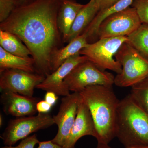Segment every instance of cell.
I'll return each instance as SVG.
<instances>
[{
  "label": "cell",
  "instance_id": "cell-24",
  "mask_svg": "<svg viewBox=\"0 0 148 148\" xmlns=\"http://www.w3.org/2000/svg\"><path fill=\"white\" fill-rule=\"evenodd\" d=\"M39 142L36 135H34L21 140L17 146L14 147L5 145L1 148H34L36 145L38 144Z\"/></svg>",
  "mask_w": 148,
  "mask_h": 148
},
{
  "label": "cell",
  "instance_id": "cell-30",
  "mask_svg": "<svg viewBox=\"0 0 148 148\" xmlns=\"http://www.w3.org/2000/svg\"><path fill=\"white\" fill-rule=\"evenodd\" d=\"M95 148H112L109 145V144L98 143V145Z\"/></svg>",
  "mask_w": 148,
  "mask_h": 148
},
{
  "label": "cell",
  "instance_id": "cell-25",
  "mask_svg": "<svg viewBox=\"0 0 148 148\" xmlns=\"http://www.w3.org/2000/svg\"><path fill=\"white\" fill-rule=\"evenodd\" d=\"M52 106L45 100H40L37 103L36 110L38 113L48 114L51 110Z\"/></svg>",
  "mask_w": 148,
  "mask_h": 148
},
{
  "label": "cell",
  "instance_id": "cell-10",
  "mask_svg": "<svg viewBox=\"0 0 148 148\" xmlns=\"http://www.w3.org/2000/svg\"><path fill=\"white\" fill-rule=\"evenodd\" d=\"M81 101L79 92H73L61 99L59 111L53 116L54 123L58 126V131L52 139L53 143L63 147L76 118Z\"/></svg>",
  "mask_w": 148,
  "mask_h": 148
},
{
  "label": "cell",
  "instance_id": "cell-29",
  "mask_svg": "<svg viewBox=\"0 0 148 148\" xmlns=\"http://www.w3.org/2000/svg\"><path fill=\"white\" fill-rule=\"evenodd\" d=\"M16 6V7L20 6L22 5L25 4L30 2L32 1L33 0H12Z\"/></svg>",
  "mask_w": 148,
  "mask_h": 148
},
{
  "label": "cell",
  "instance_id": "cell-4",
  "mask_svg": "<svg viewBox=\"0 0 148 148\" xmlns=\"http://www.w3.org/2000/svg\"><path fill=\"white\" fill-rule=\"evenodd\" d=\"M122 66L121 72L115 77L114 84L120 87H132L148 77V59L127 42L115 55Z\"/></svg>",
  "mask_w": 148,
  "mask_h": 148
},
{
  "label": "cell",
  "instance_id": "cell-9",
  "mask_svg": "<svg viewBox=\"0 0 148 148\" xmlns=\"http://www.w3.org/2000/svg\"><path fill=\"white\" fill-rule=\"evenodd\" d=\"M45 77L37 73L8 69L0 72V88L32 97L35 88Z\"/></svg>",
  "mask_w": 148,
  "mask_h": 148
},
{
  "label": "cell",
  "instance_id": "cell-3",
  "mask_svg": "<svg viewBox=\"0 0 148 148\" xmlns=\"http://www.w3.org/2000/svg\"><path fill=\"white\" fill-rule=\"evenodd\" d=\"M116 138L124 148L148 144V114L130 94L119 101Z\"/></svg>",
  "mask_w": 148,
  "mask_h": 148
},
{
  "label": "cell",
  "instance_id": "cell-11",
  "mask_svg": "<svg viewBox=\"0 0 148 148\" xmlns=\"http://www.w3.org/2000/svg\"><path fill=\"white\" fill-rule=\"evenodd\" d=\"M88 60L87 57L79 53L67 59L63 64L49 75L45 77L42 82L36 88L45 91H52L58 95L66 96L70 91L64 84L67 76L78 65Z\"/></svg>",
  "mask_w": 148,
  "mask_h": 148
},
{
  "label": "cell",
  "instance_id": "cell-21",
  "mask_svg": "<svg viewBox=\"0 0 148 148\" xmlns=\"http://www.w3.org/2000/svg\"><path fill=\"white\" fill-rule=\"evenodd\" d=\"M130 94L148 114V77L132 86Z\"/></svg>",
  "mask_w": 148,
  "mask_h": 148
},
{
  "label": "cell",
  "instance_id": "cell-12",
  "mask_svg": "<svg viewBox=\"0 0 148 148\" xmlns=\"http://www.w3.org/2000/svg\"><path fill=\"white\" fill-rule=\"evenodd\" d=\"M40 98L21 95L9 91H3L1 101L5 113L16 117L31 116L37 112V103Z\"/></svg>",
  "mask_w": 148,
  "mask_h": 148
},
{
  "label": "cell",
  "instance_id": "cell-14",
  "mask_svg": "<svg viewBox=\"0 0 148 148\" xmlns=\"http://www.w3.org/2000/svg\"><path fill=\"white\" fill-rule=\"evenodd\" d=\"M84 6L75 0H62L58 10L57 22L63 42H67L74 21Z\"/></svg>",
  "mask_w": 148,
  "mask_h": 148
},
{
  "label": "cell",
  "instance_id": "cell-23",
  "mask_svg": "<svg viewBox=\"0 0 148 148\" xmlns=\"http://www.w3.org/2000/svg\"><path fill=\"white\" fill-rule=\"evenodd\" d=\"M16 7L12 0H0V23L7 19Z\"/></svg>",
  "mask_w": 148,
  "mask_h": 148
},
{
  "label": "cell",
  "instance_id": "cell-1",
  "mask_svg": "<svg viewBox=\"0 0 148 148\" xmlns=\"http://www.w3.org/2000/svg\"><path fill=\"white\" fill-rule=\"evenodd\" d=\"M62 1L33 0L0 23V29L15 35L29 49L36 72L45 77L52 73L51 58L64 43L57 22Z\"/></svg>",
  "mask_w": 148,
  "mask_h": 148
},
{
  "label": "cell",
  "instance_id": "cell-13",
  "mask_svg": "<svg viewBox=\"0 0 148 148\" xmlns=\"http://www.w3.org/2000/svg\"><path fill=\"white\" fill-rule=\"evenodd\" d=\"M91 136L96 139L97 133L91 114L87 106L81 101L76 118L63 148H75L81 138Z\"/></svg>",
  "mask_w": 148,
  "mask_h": 148
},
{
  "label": "cell",
  "instance_id": "cell-16",
  "mask_svg": "<svg viewBox=\"0 0 148 148\" xmlns=\"http://www.w3.org/2000/svg\"><path fill=\"white\" fill-rule=\"evenodd\" d=\"M134 1L135 0H119L108 8L99 11L92 22L83 32L87 35L88 43L91 40L97 39L98 28L104 20L112 14L130 7Z\"/></svg>",
  "mask_w": 148,
  "mask_h": 148
},
{
  "label": "cell",
  "instance_id": "cell-8",
  "mask_svg": "<svg viewBox=\"0 0 148 148\" xmlns=\"http://www.w3.org/2000/svg\"><path fill=\"white\" fill-rule=\"evenodd\" d=\"M142 24L134 8L129 7L107 17L102 22L97 32V39L128 36Z\"/></svg>",
  "mask_w": 148,
  "mask_h": 148
},
{
  "label": "cell",
  "instance_id": "cell-19",
  "mask_svg": "<svg viewBox=\"0 0 148 148\" xmlns=\"http://www.w3.org/2000/svg\"><path fill=\"white\" fill-rule=\"evenodd\" d=\"M0 45L6 51L14 55L25 58L31 55L29 49L18 37L1 29H0Z\"/></svg>",
  "mask_w": 148,
  "mask_h": 148
},
{
  "label": "cell",
  "instance_id": "cell-18",
  "mask_svg": "<svg viewBox=\"0 0 148 148\" xmlns=\"http://www.w3.org/2000/svg\"><path fill=\"white\" fill-rule=\"evenodd\" d=\"M8 69L34 73V61L32 57L25 58L11 54L0 47V72Z\"/></svg>",
  "mask_w": 148,
  "mask_h": 148
},
{
  "label": "cell",
  "instance_id": "cell-27",
  "mask_svg": "<svg viewBox=\"0 0 148 148\" xmlns=\"http://www.w3.org/2000/svg\"><path fill=\"white\" fill-rule=\"evenodd\" d=\"M100 10L106 9L112 6L119 0H97Z\"/></svg>",
  "mask_w": 148,
  "mask_h": 148
},
{
  "label": "cell",
  "instance_id": "cell-31",
  "mask_svg": "<svg viewBox=\"0 0 148 148\" xmlns=\"http://www.w3.org/2000/svg\"><path fill=\"white\" fill-rule=\"evenodd\" d=\"M124 148H148V144L147 145H142L134 146V147H129Z\"/></svg>",
  "mask_w": 148,
  "mask_h": 148
},
{
  "label": "cell",
  "instance_id": "cell-17",
  "mask_svg": "<svg viewBox=\"0 0 148 148\" xmlns=\"http://www.w3.org/2000/svg\"><path fill=\"white\" fill-rule=\"evenodd\" d=\"M88 43V42L87 35L83 33L79 36L68 43L66 46L56 51L51 58L52 72L58 69L67 59L79 53Z\"/></svg>",
  "mask_w": 148,
  "mask_h": 148
},
{
  "label": "cell",
  "instance_id": "cell-26",
  "mask_svg": "<svg viewBox=\"0 0 148 148\" xmlns=\"http://www.w3.org/2000/svg\"><path fill=\"white\" fill-rule=\"evenodd\" d=\"M58 99V95L52 91H47L45 95L44 100L51 106L55 105Z\"/></svg>",
  "mask_w": 148,
  "mask_h": 148
},
{
  "label": "cell",
  "instance_id": "cell-15",
  "mask_svg": "<svg viewBox=\"0 0 148 148\" xmlns=\"http://www.w3.org/2000/svg\"><path fill=\"white\" fill-rule=\"evenodd\" d=\"M100 10L97 0H90L84 5L74 21L66 43L70 42L82 34Z\"/></svg>",
  "mask_w": 148,
  "mask_h": 148
},
{
  "label": "cell",
  "instance_id": "cell-32",
  "mask_svg": "<svg viewBox=\"0 0 148 148\" xmlns=\"http://www.w3.org/2000/svg\"><path fill=\"white\" fill-rule=\"evenodd\" d=\"M3 124V118L2 116L1 115L0 116V125L2 126Z\"/></svg>",
  "mask_w": 148,
  "mask_h": 148
},
{
  "label": "cell",
  "instance_id": "cell-6",
  "mask_svg": "<svg viewBox=\"0 0 148 148\" xmlns=\"http://www.w3.org/2000/svg\"><path fill=\"white\" fill-rule=\"evenodd\" d=\"M114 78L112 73L99 69L87 60L75 67L66 77L64 83L69 91L80 92L91 86H112Z\"/></svg>",
  "mask_w": 148,
  "mask_h": 148
},
{
  "label": "cell",
  "instance_id": "cell-5",
  "mask_svg": "<svg viewBox=\"0 0 148 148\" xmlns=\"http://www.w3.org/2000/svg\"><path fill=\"white\" fill-rule=\"evenodd\" d=\"M127 36L110 37L100 39L94 42L88 43L79 51L85 56L99 69H106L119 74L122 66L115 58V55L124 43L127 42Z\"/></svg>",
  "mask_w": 148,
  "mask_h": 148
},
{
  "label": "cell",
  "instance_id": "cell-28",
  "mask_svg": "<svg viewBox=\"0 0 148 148\" xmlns=\"http://www.w3.org/2000/svg\"><path fill=\"white\" fill-rule=\"evenodd\" d=\"M37 148H63L61 146L53 143L52 140L39 142Z\"/></svg>",
  "mask_w": 148,
  "mask_h": 148
},
{
  "label": "cell",
  "instance_id": "cell-22",
  "mask_svg": "<svg viewBox=\"0 0 148 148\" xmlns=\"http://www.w3.org/2000/svg\"><path fill=\"white\" fill-rule=\"evenodd\" d=\"M132 5L142 23L148 24V0H135Z\"/></svg>",
  "mask_w": 148,
  "mask_h": 148
},
{
  "label": "cell",
  "instance_id": "cell-20",
  "mask_svg": "<svg viewBox=\"0 0 148 148\" xmlns=\"http://www.w3.org/2000/svg\"><path fill=\"white\" fill-rule=\"evenodd\" d=\"M127 38V42L148 59V24L142 23Z\"/></svg>",
  "mask_w": 148,
  "mask_h": 148
},
{
  "label": "cell",
  "instance_id": "cell-7",
  "mask_svg": "<svg viewBox=\"0 0 148 148\" xmlns=\"http://www.w3.org/2000/svg\"><path fill=\"white\" fill-rule=\"evenodd\" d=\"M55 124L53 117L48 114L19 117L11 120L1 136L6 146H13L32 133L48 128Z\"/></svg>",
  "mask_w": 148,
  "mask_h": 148
},
{
  "label": "cell",
  "instance_id": "cell-2",
  "mask_svg": "<svg viewBox=\"0 0 148 148\" xmlns=\"http://www.w3.org/2000/svg\"><path fill=\"white\" fill-rule=\"evenodd\" d=\"M79 93L82 101L91 114L97 131L98 143L109 144L116 138L120 101L112 86H91Z\"/></svg>",
  "mask_w": 148,
  "mask_h": 148
}]
</instances>
